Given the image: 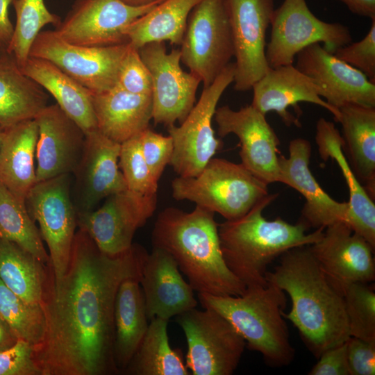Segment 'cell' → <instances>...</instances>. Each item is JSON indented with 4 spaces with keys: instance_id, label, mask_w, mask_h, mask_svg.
<instances>
[{
    "instance_id": "cell-1",
    "label": "cell",
    "mask_w": 375,
    "mask_h": 375,
    "mask_svg": "<svg viewBox=\"0 0 375 375\" xmlns=\"http://www.w3.org/2000/svg\"><path fill=\"white\" fill-rule=\"evenodd\" d=\"M148 252L133 244L117 256L102 253L78 228L59 281L49 261L41 306L44 333L34 347L41 375H110L114 358L115 298L122 282L140 278Z\"/></svg>"
},
{
    "instance_id": "cell-47",
    "label": "cell",
    "mask_w": 375,
    "mask_h": 375,
    "mask_svg": "<svg viewBox=\"0 0 375 375\" xmlns=\"http://www.w3.org/2000/svg\"><path fill=\"white\" fill-rule=\"evenodd\" d=\"M344 3L353 14L375 17V0H339Z\"/></svg>"
},
{
    "instance_id": "cell-34",
    "label": "cell",
    "mask_w": 375,
    "mask_h": 375,
    "mask_svg": "<svg viewBox=\"0 0 375 375\" xmlns=\"http://www.w3.org/2000/svg\"><path fill=\"white\" fill-rule=\"evenodd\" d=\"M168 321L159 317L150 320L144 337L125 372L134 375L190 374L181 351L170 347Z\"/></svg>"
},
{
    "instance_id": "cell-32",
    "label": "cell",
    "mask_w": 375,
    "mask_h": 375,
    "mask_svg": "<svg viewBox=\"0 0 375 375\" xmlns=\"http://www.w3.org/2000/svg\"><path fill=\"white\" fill-rule=\"evenodd\" d=\"M200 0H163L124 29L129 44L139 49L156 42L181 45L192 9Z\"/></svg>"
},
{
    "instance_id": "cell-26",
    "label": "cell",
    "mask_w": 375,
    "mask_h": 375,
    "mask_svg": "<svg viewBox=\"0 0 375 375\" xmlns=\"http://www.w3.org/2000/svg\"><path fill=\"white\" fill-rule=\"evenodd\" d=\"M97 130L119 144L147 128L152 119V94H138L115 85L92 93Z\"/></svg>"
},
{
    "instance_id": "cell-23",
    "label": "cell",
    "mask_w": 375,
    "mask_h": 375,
    "mask_svg": "<svg viewBox=\"0 0 375 375\" xmlns=\"http://www.w3.org/2000/svg\"><path fill=\"white\" fill-rule=\"evenodd\" d=\"M251 89V105L265 115L270 111L276 112L287 126L301 127L299 118L288 111L290 107H293L300 113V102L325 108L333 115L335 122L340 117L339 109L322 99L319 88L293 64L270 68Z\"/></svg>"
},
{
    "instance_id": "cell-44",
    "label": "cell",
    "mask_w": 375,
    "mask_h": 375,
    "mask_svg": "<svg viewBox=\"0 0 375 375\" xmlns=\"http://www.w3.org/2000/svg\"><path fill=\"white\" fill-rule=\"evenodd\" d=\"M347 349L349 375L375 374V342L350 337Z\"/></svg>"
},
{
    "instance_id": "cell-30",
    "label": "cell",
    "mask_w": 375,
    "mask_h": 375,
    "mask_svg": "<svg viewBox=\"0 0 375 375\" xmlns=\"http://www.w3.org/2000/svg\"><path fill=\"white\" fill-rule=\"evenodd\" d=\"M48 99L44 89L21 71L13 56L0 48V127L34 119Z\"/></svg>"
},
{
    "instance_id": "cell-24",
    "label": "cell",
    "mask_w": 375,
    "mask_h": 375,
    "mask_svg": "<svg viewBox=\"0 0 375 375\" xmlns=\"http://www.w3.org/2000/svg\"><path fill=\"white\" fill-rule=\"evenodd\" d=\"M140 284L149 320H169L197 305L194 290L183 278L176 261L161 249L153 247L147 256Z\"/></svg>"
},
{
    "instance_id": "cell-15",
    "label": "cell",
    "mask_w": 375,
    "mask_h": 375,
    "mask_svg": "<svg viewBox=\"0 0 375 375\" xmlns=\"http://www.w3.org/2000/svg\"><path fill=\"white\" fill-rule=\"evenodd\" d=\"M163 0L131 6L121 0H76L56 33L71 44L106 47L128 43L124 29Z\"/></svg>"
},
{
    "instance_id": "cell-42",
    "label": "cell",
    "mask_w": 375,
    "mask_h": 375,
    "mask_svg": "<svg viewBox=\"0 0 375 375\" xmlns=\"http://www.w3.org/2000/svg\"><path fill=\"white\" fill-rule=\"evenodd\" d=\"M140 145L145 161L158 181L174 152L172 138L158 133L148 127L139 134Z\"/></svg>"
},
{
    "instance_id": "cell-16",
    "label": "cell",
    "mask_w": 375,
    "mask_h": 375,
    "mask_svg": "<svg viewBox=\"0 0 375 375\" xmlns=\"http://www.w3.org/2000/svg\"><path fill=\"white\" fill-rule=\"evenodd\" d=\"M228 6L235 58L234 89L246 92L270 69L266 33L274 0H228Z\"/></svg>"
},
{
    "instance_id": "cell-48",
    "label": "cell",
    "mask_w": 375,
    "mask_h": 375,
    "mask_svg": "<svg viewBox=\"0 0 375 375\" xmlns=\"http://www.w3.org/2000/svg\"><path fill=\"white\" fill-rule=\"evenodd\" d=\"M17 340L10 327L0 316V351L14 345Z\"/></svg>"
},
{
    "instance_id": "cell-29",
    "label": "cell",
    "mask_w": 375,
    "mask_h": 375,
    "mask_svg": "<svg viewBox=\"0 0 375 375\" xmlns=\"http://www.w3.org/2000/svg\"><path fill=\"white\" fill-rule=\"evenodd\" d=\"M350 167L372 199L375 197V107L347 103L339 108Z\"/></svg>"
},
{
    "instance_id": "cell-46",
    "label": "cell",
    "mask_w": 375,
    "mask_h": 375,
    "mask_svg": "<svg viewBox=\"0 0 375 375\" xmlns=\"http://www.w3.org/2000/svg\"><path fill=\"white\" fill-rule=\"evenodd\" d=\"M12 0H0V48L7 49L13 35L14 27L8 17Z\"/></svg>"
},
{
    "instance_id": "cell-19",
    "label": "cell",
    "mask_w": 375,
    "mask_h": 375,
    "mask_svg": "<svg viewBox=\"0 0 375 375\" xmlns=\"http://www.w3.org/2000/svg\"><path fill=\"white\" fill-rule=\"evenodd\" d=\"M120 147L97 129L85 133L81 157L72 172L77 214L92 211L102 199L127 190L118 165Z\"/></svg>"
},
{
    "instance_id": "cell-36",
    "label": "cell",
    "mask_w": 375,
    "mask_h": 375,
    "mask_svg": "<svg viewBox=\"0 0 375 375\" xmlns=\"http://www.w3.org/2000/svg\"><path fill=\"white\" fill-rule=\"evenodd\" d=\"M16 24L6 49L22 66L28 58L31 46L41 29L49 24L57 26L60 18L51 12L44 0H12Z\"/></svg>"
},
{
    "instance_id": "cell-41",
    "label": "cell",
    "mask_w": 375,
    "mask_h": 375,
    "mask_svg": "<svg viewBox=\"0 0 375 375\" xmlns=\"http://www.w3.org/2000/svg\"><path fill=\"white\" fill-rule=\"evenodd\" d=\"M371 19L370 28L361 40L341 47L333 54L361 71L375 83V17Z\"/></svg>"
},
{
    "instance_id": "cell-35",
    "label": "cell",
    "mask_w": 375,
    "mask_h": 375,
    "mask_svg": "<svg viewBox=\"0 0 375 375\" xmlns=\"http://www.w3.org/2000/svg\"><path fill=\"white\" fill-rule=\"evenodd\" d=\"M0 235L15 242L42 262L49 260L38 228L25 202L0 183Z\"/></svg>"
},
{
    "instance_id": "cell-9",
    "label": "cell",
    "mask_w": 375,
    "mask_h": 375,
    "mask_svg": "<svg viewBox=\"0 0 375 375\" xmlns=\"http://www.w3.org/2000/svg\"><path fill=\"white\" fill-rule=\"evenodd\" d=\"M265 56L270 68L292 65L297 55L308 46L323 43L329 52L352 42L349 28L340 23L317 18L306 0H284L274 9Z\"/></svg>"
},
{
    "instance_id": "cell-38",
    "label": "cell",
    "mask_w": 375,
    "mask_h": 375,
    "mask_svg": "<svg viewBox=\"0 0 375 375\" xmlns=\"http://www.w3.org/2000/svg\"><path fill=\"white\" fill-rule=\"evenodd\" d=\"M343 298L351 337L375 342V292L367 283H355Z\"/></svg>"
},
{
    "instance_id": "cell-18",
    "label": "cell",
    "mask_w": 375,
    "mask_h": 375,
    "mask_svg": "<svg viewBox=\"0 0 375 375\" xmlns=\"http://www.w3.org/2000/svg\"><path fill=\"white\" fill-rule=\"evenodd\" d=\"M310 249L328 283L342 296L353 283L375 280L374 249L344 222L326 226Z\"/></svg>"
},
{
    "instance_id": "cell-39",
    "label": "cell",
    "mask_w": 375,
    "mask_h": 375,
    "mask_svg": "<svg viewBox=\"0 0 375 375\" xmlns=\"http://www.w3.org/2000/svg\"><path fill=\"white\" fill-rule=\"evenodd\" d=\"M118 165L127 190L142 194H157L158 181L145 161L139 134L121 144Z\"/></svg>"
},
{
    "instance_id": "cell-21",
    "label": "cell",
    "mask_w": 375,
    "mask_h": 375,
    "mask_svg": "<svg viewBox=\"0 0 375 375\" xmlns=\"http://www.w3.org/2000/svg\"><path fill=\"white\" fill-rule=\"evenodd\" d=\"M288 152V157L278 156V183L292 188L304 197L300 221L308 228H326L338 222L346 223L348 202H340L331 197L309 168L310 142L301 138L293 139L290 142Z\"/></svg>"
},
{
    "instance_id": "cell-20",
    "label": "cell",
    "mask_w": 375,
    "mask_h": 375,
    "mask_svg": "<svg viewBox=\"0 0 375 375\" xmlns=\"http://www.w3.org/2000/svg\"><path fill=\"white\" fill-rule=\"evenodd\" d=\"M296 58L295 67L314 81L322 99L333 107L347 103L375 107V83L320 43L308 46Z\"/></svg>"
},
{
    "instance_id": "cell-6",
    "label": "cell",
    "mask_w": 375,
    "mask_h": 375,
    "mask_svg": "<svg viewBox=\"0 0 375 375\" xmlns=\"http://www.w3.org/2000/svg\"><path fill=\"white\" fill-rule=\"evenodd\" d=\"M176 200H188L226 220L239 218L269 194L268 184L241 163L211 158L195 176H177L171 183Z\"/></svg>"
},
{
    "instance_id": "cell-28",
    "label": "cell",
    "mask_w": 375,
    "mask_h": 375,
    "mask_svg": "<svg viewBox=\"0 0 375 375\" xmlns=\"http://www.w3.org/2000/svg\"><path fill=\"white\" fill-rule=\"evenodd\" d=\"M21 71L50 93L59 107L85 133L97 129L92 93L51 62L29 56Z\"/></svg>"
},
{
    "instance_id": "cell-8",
    "label": "cell",
    "mask_w": 375,
    "mask_h": 375,
    "mask_svg": "<svg viewBox=\"0 0 375 375\" xmlns=\"http://www.w3.org/2000/svg\"><path fill=\"white\" fill-rule=\"evenodd\" d=\"M203 308H193L176 316L187 341L185 365L194 375L233 374L246 342L224 316Z\"/></svg>"
},
{
    "instance_id": "cell-14",
    "label": "cell",
    "mask_w": 375,
    "mask_h": 375,
    "mask_svg": "<svg viewBox=\"0 0 375 375\" xmlns=\"http://www.w3.org/2000/svg\"><path fill=\"white\" fill-rule=\"evenodd\" d=\"M138 50L152 78V119L166 127L180 124L195 104L200 78L183 70L179 49L168 53L165 42H156Z\"/></svg>"
},
{
    "instance_id": "cell-37",
    "label": "cell",
    "mask_w": 375,
    "mask_h": 375,
    "mask_svg": "<svg viewBox=\"0 0 375 375\" xmlns=\"http://www.w3.org/2000/svg\"><path fill=\"white\" fill-rule=\"evenodd\" d=\"M0 316L18 339L34 347L42 340L45 318L41 305L25 301L1 281Z\"/></svg>"
},
{
    "instance_id": "cell-33",
    "label": "cell",
    "mask_w": 375,
    "mask_h": 375,
    "mask_svg": "<svg viewBox=\"0 0 375 375\" xmlns=\"http://www.w3.org/2000/svg\"><path fill=\"white\" fill-rule=\"evenodd\" d=\"M47 277V263L0 235V281L4 285L25 301L41 304Z\"/></svg>"
},
{
    "instance_id": "cell-31",
    "label": "cell",
    "mask_w": 375,
    "mask_h": 375,
    "mask_svg": "<svg viewBox=\"0 0 375 375\" xmlns=\"http://www.w3.org/2000/svg\"><path fill=\"white\" fill-rule=\"evenodd\" d=\"M114 319V358L121 372L134 356L149 323L140 278H128L120 284L115 298Z\"/></svg>"
},
{
    "instance_id": "cell-2",
    "label": "cell",
    "mask_w": 375,
    "mask_h": 375,
    "mask_svg": "<svg viewBox=\"0 0 375 375\" xmlns=\"http://www.w3.org/2000/svg\"><path fill=\"white\" fill-rule=\"evenodd\" d=\"M265 278L289 295L292 307L283 317L297 328L316 358L351 337L343 296L326 278L310 245L283 253Z\"/></svg>"
},
{
    "instance_id": "cell-49",
    "label": "cell",
    "mask_w": 375,
    "mask_h": 375,
    "mask_svg": "<svg viewBox=\"0 0 375 375\" xmlns=\"http://www.w3.org/2000/svg\"><path fill=\"white\" fill-rule=\"evenodd\" d=\"M126 4L131 6H143L151 4L159 0H121Z\"/></svg>"
},
{
    "instance_id": "cell-27",
    "label": "cell",
    "mask_w": 375,
    "mask_h": 375,
    "mask_svg": "<svg viewBox=\"0 0 375 375\" xmlns=\"http://www.w3.org/2000/svg\"><path fill=\"white\" fill-rule=\"evenodd\" d=\"M38 138V125L32 119L5 128L0 143V183L24 202L36 183Z\"/></svg>"
},
{
    "instance_id": "cell-7",
    "label": "cell",
    "mask_w": 375,
    "mask_h": 375,
    "mask_svg": "<svg viewBox=\"0 0 375 375\" xmlns=\"http://www.w3.org/2000/svg\"><path fill=\"white\" fill-rule=\"evenodd\" d=\"M181 61L209 86L234 57L228 0H200L190 11Z\"/></svg>"
},
{
    "instance_id": "cell-13",
    "label": "cell",
    "mask_w": 375,
    "mask_h": 375,
    "mask_svg": "<svg viewBox=\"0 0 375 375\" xmlns=\"http://www.w3.org/2000/svg\"><path fill=\"white\" fill-rule=\"evenodd\" d=\"M156 207L157 194H142L126 190L108 197L98 209L77 214L78 227L102 253L117 256L131 247L135 232L153 215Z\"/></svg>"
},
{
    "instance_id": "cell-4",
    "label": "cell",
    "mask_w": 375,
    "mask_h": 375,
    "mask_svg": "<svg viewBox=\"0 0 375 375\" xmlns=\"http://www.w3.org/2000/svg\"><path fill=\"white\" fill-rule=\"evenodd\" d=\"M278 195L269 194L243 216L218 225L224 262L246 287L266 285L269 264L292 248L318 241L325 228L307 233L308 228L301 221L292 224L281 217L265 219L263 210Z\"/></svg>"
},
{
    "instance_id": "cell-17",
    "label": "cell",
    "mask_w": 375,
    "mask_h": 375,
    "mask_svg": "<svg viewBox=\"0 0 375 375\" xmlns=\"http://www.w3.org/2000/svg\"><path fill=\"white\" fill-rule=\"evenodd\" d=\"M214 119L222 138L235 135L240 141L241 164L267 184L278 183L280 140L266 115L251 105L238 110L228 105L216 108Z\"/></svg>"
},
{
    "instance_id": "cell-11",
    "label": "cell",
    "mask_w": 375,
    "mask_h": 375,
    "mask_svg": "<svg viewBox=\"0 0 375 375\" xmlns=\"http://www.w3.org/2000/svg\"><path fill=\"white\" fill-rule=\"evenodd\" d=\"M70 175L62 174L36 183L25 201L31 217L38 222L42 239L47 244L49 262L56 281L61 279L67 269L78 227Z\"/></svg>"
},
{
    "instance_id": "cell-50",
    "label": "cell",
    "mask_w": 375,
    "mask_h": 375,
    "mask_svg": "<svg viewBox=\"0 0 375 375\" xmlns=\"http://www.w3.org/2000/svg\"><path fill=\"white\" fill-rule=\"evenodd\" d=\"M3 132H4V128L2 127H0V143L3 135Z\"/></svg>"
},
{
    "instance_id": "cell-3",
    "label": "cell",
    "mask_w": 375,
    "mask_h": 375,
    "mask_svg": "<svg viewBox=\"0 0 375 375\" xmlns=\"http://www.w3.org/2000/svg\"><path fill=\"white\" fill-rule=\"evenodd\" d=\"M152 246L169 253L198 294L239 296L246 285L222 256L215 212L199 206L191 212L169 207L158 215Z\"/></svg>"
},
{
    "instance_id": "cell-12",
    "label": "cell",
    "mask_w": 375,
    "mask_h": 375,
    "mask_svg": "<svg viewBox=\"0 0 375 375\" xmlns=\"http://www.w3.org/2000/svg\"><path fill=\"white\" fill-rule=\"evenodd\" d=\"M129 42L106 47H86L67 42L56 31H41L35 39L29 56L47 60L92 93L116 85L120 62Z\"/></svg>"
},
{
    "instance_id": "cell-10",
    "label": "cell",
    "mask_w": 375,
    "mask_h": 375,
    "mask_svg": "<svg viewBox=\"0 0 375 375\" xmlns=\"http://www.w3.org/2000/svg\"><path fill=\"white\" fill-rule=\"evenodd\" d=\"M235 63L230 62L212 84L203 88L194 104L179 126L167 127L174 144L169 165L182 177L197 176L221 148L212 121L217 105L226 89L234 81Z\"/></svg>"
},
{
    "instance_id": "cell-5",
    "label": "cell",
    "mask_w": 375,
    "mask_h": 375,
    "mask_svg": "<svg viewBox=\"0 0 375 375\" xmlns=\"http://www.w3.org/2000/svg\"><path fill=\"white\" fill-rule=\"evenodd\" d=\"M198 299L203 308H211L228 320L246 346L260 353L269 366L285 367L293 360L295 350L282 315L285 292L274 283L247 287L239 296L198 294Z\"/></svg>"
},
{
    "instance_id": "cell-40",
    "label": "cell",
    "mask_w": 375,
    "mask_h": 375,
    "mask_svg": "<svg viewBox=\"0 0 375 375\" xmlns=\"http://www.w3.org/2000/svg\"><path fill=\"white\" fill-rule=\"evenodd\" d=\"M116 85L130 93L152 94L151 73L139 50L130 44L119 66Z\"/></svg>"
},
{
    "instance_id": "cell-45",
    "label": "cell",
    "mask_w": 375,
    "mask_h": 375,
    "mask_svg": "<svg viewBox=\"0 0 375 375\" xmlns=\"http://www.w3.org/2000/svg\"><path fill=\"white\" fill-rule=\"evenodd\" d=\"M347 341L324 351L308 374L309 375H349Z\"/></svg>"
},
{
    "instance_id": "cell-25",
    "label": "cell",
    "mask_w": 375,
    "mask_h": 375,
    "mask_svg": "<svg viewBox=\"0 0 375 375\" xmlns=\"http://www.w3.org/2000/svg\"><path fill=\"white\" fill-rule=\"evenodd\" d=\"M315 142L324 161L333 159L346 181L349 200L346 224L375 249V205L353 172L342 148L344 140L334 124L324 117L316 124Z\"/></svg>"
},
{
    "instance_id": "cell-22",
    "label": "cell",
    "mask_w": 375,
    "mask_h": 375,
    "mask_svg": "<svg viewBox=\"0 0 375 375\" xmlns=\"http://www.w3.org/2000/svg\"><path fill=\"white\" fill-rule=\"evenodd\" d=\"M34 120L38 128L36 183L72 174L83 153V131L57 103L47 105Z\"/></svg>"
},
{
    "instance_id": "cell-43",
    "label": "cell",
    "mask_w": 375,
    "mask_h": 375,
    "mask_svg": "<svg viewBox=\"0 0 375 375\" xmlns=\"http://www.w3.org/2000/svg\"><path fill=\"white\" fill-rule=\"evenodd\" d=\"M0 375H41L34 359V346L18 339L14 345L0 351Z\"/></svg>"
}]
</instances>
